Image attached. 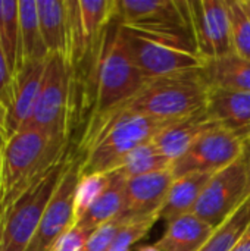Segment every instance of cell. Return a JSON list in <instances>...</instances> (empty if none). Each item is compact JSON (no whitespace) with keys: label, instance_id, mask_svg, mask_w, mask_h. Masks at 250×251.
<instances>
[{"label":"cell","instance_id":"obj_1","mask_svg":"<svg viewBox=\"0 0 250 251\" xmlns=\"http://www.w3.org/2000/svg\"><path fill=\"white\" fill-rule=\"evenodd\" d=\"M169 122L172 121H158L125 109L94 118L85 138L81 176L115 171L124 156L150 141Z\"/></svg>","mask_w":250,"mask_h":251},{"label":"cell","instance_id":"obj_2","mask_svg":"<svg viewBox=\"0 0 250 251\" xmlns=\"http://www.w3.org/2000/svg\"><path fill=\"white\" fill-rule=\"evenodd\" d=\"M66 154V138L38 129L12 135L3 147L0 215Z\"/></svg>","mask_w":250,"mask_h":251},{"label":"cell","instance_id":"obj_3","mask_svg":"<svg viewBox=\"0 0 250 251\" xmlns=\"http://www.w3.org/2000/svg\"><path fill=\"white\" fill-rule=\"evenodd\" d=\"M208 84L202 69L150 79L124 106L125 109L158 121H178L205 107Z\"/></svg>","mask_w":250,"mask_h":251},{"label":"cell","instance_id":"obj_4","mask_svg":"<svg viewBox=\"0 0 250 251\" xmlns=\"http://www.w3.org/2000/svg\"><path fill=\"white\" fill-rule=\"evenodd\" d=\"M118 35L128 56L147 81L202 69L205 65L196 47L181 40L152 34L119 22Z\"/></svg>","mask_w":250,"mask_h":251},{"label":"cell","instance_id":"obj_5","mask_svg":"<svg viewBox=\"0 0 250 251\" xmlns=\"http://www.w3.org/2000/svg\"><path fill=\"white\" fill-rule=\"evenodd\" d=\"M146 82L147 79L134 65L119 40L118 24L112 31L106 28L96 63L94 118L128 103Z\"/></svg>","mask_w":250,"mask_h":251},{"label":"cell","instance_id":"obj_6","mask_svg":"<svg viewBox=\"0 0 250 251\" xmlns=\"http://www.w3.org/2000/svg\"><path fill=\"white\" fill-rule=\"evenodd\" d=\"M71 157L65 154L0 215V251H25Z\"/></svg>","mask_w":250,"mask_h":251},{"label":"cell","instance_id":"obj_7","mask_svg":"<svg viewBox=\"0 0 250 251\" xmlns=\"http://www.w3.org/2000/svg\"><path fill=\"white\" fill-rule=\"evenodd\" d=\"M71 66L60 54H50L37 99L28 124L21 129H38L55 137L66 138L71 96Z\"/></svg>","mask_w":250,"mask_h":251},{"label":"cell","instance_id":"obj_8","mask_svg":"<svg viewBox=\"0 0 250 251\" xmlns=\"http://www.w3.org/2000/svg\"><path fill=\"white\" fill-rule=\"evenodd\" d=\"M116 19L121 25L177 38L196 47L190 24L189 1L119 0L116 1Z\"/></svg>","mask_w":250,"mask_h":251},{"label":"cell","instance_id":"obj_9","mask_svg":"<svg viewBox=\"0 0 250 251\" xmlns=\"http://www.w3.org/2000/svg\"><path fill=\"white\" fill-rule=\"evenodd\" d=\"M246 153V140L243 135L217 126L203 134L181 157L172 162L171 172L174 178L187 174H215Z\"/></svg>","mask_w":250,"mask_h":251},{"label":"cell","instance_id":"obj_10","mask_svg":"<svg viewBox=\"0 0 250 251\" xmlns=\"http://www.w3.org/2000/svg\"><path fill=\"white\" fill-rule=\"evenodd\" d=\"M249 196L246 153L230 166L215 172L203 188L194 215L211 226H220Z\"/></svg>","mask_w":250,"mask_h":251},{"label":"cell","instance_id":"obj_11","mask_svg":"<svg viewBox=\"0 0 250 251\" xmlns=\"http://www.w3.org/2000/svg\"><path fill=\"white\" fill-rule=\"evenodd\" d=\"M80 178L81 159L71 157L68 168L46 207L41 222L25 251H50L55 243L75 225V194Z\"/></svg>","mask_w":250,"mask_h":251},{"label":"cell","instance_id":"obj_12","mask_svg":"<svg viewBox=\"0 0 250 251\" xmlns=\"http://www.w3.org/2000/svg\"><path fill=\"white\" fill-rule=\"evenodd\" d=\"M189 12L194 46L205 62L233 53L228 0H193Z\"/></svg>","mask_w":250,"mask_h":251},{"label":"cell","instance_id":"obj_13","mask_svg":"<svg viewBox=\"0 0 250 251\" xmlns=\"http://www.w3.org/2000/svg\"><path fill=\"white\" fill-rule=\"evenodd\" d=\"M172 181L174 175L171 172V168L127 179L125 207L122 218L133 221L150 218L155 215L159 216Z\"/></svg>","mask_w":250,"mask_h":251},{"label":"cell","instance_id":"obj_14","mask_svg":"<svg viewBox=\"0 0 250 251\" xmlns=\"http://www.w3.org/2000/svg\"><path fill=\"white\" fill-rule=\"evenodd\" d=\"M44 71L46 60L24 62V65L13 75L12 103L6 115L7 140L19 132L31 119L40 94Z\"/></svg>","mask_w":250,"mask_h":251},{"label":"cell","instance_id":"obj_15","mask_svg":"<svg viewBox=\"0 0 250 251\" xmlns=\"http://www.w3.org/2000/svg\"><path fill=\"white\" fill-rule=\"evenodd\" d=\"M217 126L220 125L208 116L203 107L187 118L167 124L152 138V141L171 162H174L181 157L203 134Z\"/></svg>","mask_w":250,"mask_h":251},{"label":"cell","instance_id":"obj_16","mask_svg":"<svg viewBox=\"0 0 250 251\" xmlns=\"http://www.w3.org/2000/svg\"><path fill=\"white\" fill-rule=\"evenodd\" d=\"M205 110L221 128L234 131L246 140L250 129V93L209 87Z\"/></svg>","mask_w":250,"mask_h":251},{"label":"cell","instance_id":"obj_17","mask_svg":"<svg viewBox=\"0 0 250 251\" xmlns=\"http://www.w3.org/2000/svg\"><path fill=\"white\" fill-rule=\"evenodd\" d=\"M38 24L49 54L69 57L68 4L63 0H37ZM69 65V63H68Z\"/></svg>","mask_w":250,"mask_h":251},{"label":"cell","instance_id":"obj_18","mask_svg":"<svg viewBox=\"0 0 250 251\" xmlns=\"http://www.w3.org/2000/svg\"><path fill=\"white\" fill-rule=\"evenodd\" d=\"M214 229L194 213H189L168 222L167 231L153 247L156 251H197Z\"/></svg>","mask_w":250,"mask_h":251},{"label":"cell","instance_id":"obj_19","mask_svg":"<svg viewBox=\"0 0 250 251\" xmlns=\"http://www.w3.org/2000/svg\"><path fill=\"white\" fill-rule=\"evenodd\" d=\"M214 174H187L174 178L167 200L159 212V219L168 222L193 213L199 197Z\"/></svg>","mask_w":250,"mask_h":251},{"label":"cell","instance_id":"obj_20","mask_svg":"<svg viewBox=\"0 0 250 251\" xmlns=\"http://www.w3.org/2000/svg\"><path fill=\"white\" fill-rule=\"evenodd\" d=\"M111 182L88 207V210L77 221L75 225L85 229H96L97 226L115 221L122 216L125 207V184L127 179L118 172H111Z\"/></svg>","mask_w":250,"mask_h":251},{"label":"cell","instance_id":"obj_21","mask_svg":"<svg viewBox=\"0 0 250 251\" xmlns=\"http://www.w3.org/2000/svg\"><path fill=\"white\" fill-rule=\"evenodd\" d=\"M202 74L208 87L250 93V60L236 53L206 60Z\"/></svg>","mask_w":250,"mask_h":251},{"label":"cell","instance_id":"obj_22","mask_svg":"<svg viewBox=\"0 0 250 251\" xmlns=\"http://www.w3.org/2000/svg\"><path fill=\"white\" fill-rule=\"evenodd\" d=\"M0 47L6 62L15 75L24 65L21 47L19 1L0 0Z\"/></svg>","mask_w":250,"mask_h":251},{"label":"cell","instance_id":"obj_23","mask_svg":"<svg viewBox=\"0 0 250 251\" xmlns=\"http://www.w3.org/2000/svg\"><path fill=\"white\" fill-rule=\"evenodd\" d=\"M77 15L83 32L85 50H88L99 35H103L108 25L116 18V1L109 0H78Z\"/></svg>","mask_w":250,"mask_h":251},{"label":"cell","instance_id":"obj_24","mask_svg":"<svg viewBox=\"0 0 250 251\" xmlns=\"http://www.w3.org/2000/svg\"><path fill=\"white\" fill-rule=\"evenodd\" d=\"M171 165L172 162L150 140L147 143L140 144L127 156H124L112 172H118L125 179H133L137 176L169 169Z\"/></svg>","mask_w":250,"mask_h":251},{"label":"cell","instance_id":"obj_25","mask_svg":"<svg viewBox=\"0 0 250 251\" xmlns=\"http://www.w3.org/2000/svg\"><path fill=\"white\" fill-rule=\"evenodd\" d=\"M19 25L24 62L47 60L50 54L38 24L37 0H19Z\"/></svg>","mask_w":250,"mask_h":251},{"label":"cell","instance_id":"obj_26","mask_svg":"<svg viewBox=\"0 0 250 251\" xmlns=\"http://www.w3.org/2000/svg\"><path fill=\"white\" fill-rule=\"evenodd\" d=\"M250 225V194L197 251H231Z\"/></svg>","mask_w":250,"mask_h":251},{"label":"cell","instance_id":"obj_27","mask_svg":"<svg viewBox=\"0 0 250 251\" xmlns=\"http://www.w3.org/2000/svg\"><path fill=\"white\" fill-rule=\"evenodd\" d=\"M233 53L250 60V16L242 0H228Z\"/></svg>","mask_w":250,"mask_h":251},{"label":"cell","instance_id":"obj_28","mask_svg":"<svg viewBox=\"0 0 250 251\" xmlns=\"http://www.w3.org/2000/svg\"><path fill=\"white\" fill-rule=\"evenodd\" d=\"M111 172L106 174H93L80 178L77 194H75V219L78 221L88 207L96 201V199L102 194V191L111 182ZM77 224V222H75Z\"/></svg>","mask_w":250,"mask_h":251},{"label":"cell","instance_id":"obj_29","mask_svg":"<svg viewBox=\"0 0 250 251\" xmlns=\"http://www.w3.org/2000/svg\"><path fill=\"white\" fill-rule=\"evenodd\" d=\"M158 221H159L158 215L144 219L127 221L121 228V231L118 232L111 251H130L134 244H137L140 240L147 237V234L152 231V228Z\"/></svg>","mask_w":250,"mask_h":251},{"label":"cell","instance_id":"obj_30","mask_svg":"<svg viewBox=\"0 0 250 251\" xmlns=\"http://www.w3.org/2000/svg\"><path fill=\"white\" fill-rule=\"evenodd\" d=\"M127 221L128 219L121 216L115 221L106 222V224L97 226L96 229H93V232L87 241L85 251H111L118 232L121 231V228L124 226V224Z\"/></svg>","mask_w":250,"mask_h":251},{"label":"cell","instance_id":"obj_31","mask_svg":"<svg viewBox=\"0 0 250 251\" xmlns=\"http://www.w3.org/2000/svg\"><path fill=\"white\" fill-rule=\"evenodd\" d=\"M93 231L83 226L74 225L68 232H65L52 247L50 251H85L87 241Z\"/></svg>","mask_w":250,"mask_h":251},{"label":"cell","instance_id":"obj_32","mask_svg":"<svg viewBox=\"0 0 250 251\" xmlns=\"http://www.w3.org/2000/svg\"><path fill=\"white\" fill-rule=\"evenodd\" d=\"M12 88H13V74L0 47V104L4 107L6 113L12 103Z\"/></svg>","mask_w":250,"mask_h":251},{"label":"cell","instance_id":"obj_33","mask_svg":"<svg viewBox=\"0 0 250 251\" xmlns=\"http://www.w3.org/2000/svg\"><path fill=\"white\" fill-rule=\"evenodd\" d=\"M231 251H250V225Z\"/></svg>","mask_w":250,"mask_h":251},{"label":"cell","instance_id":"obj_34","mask_svg":"<svg viewBox=\"0 0 250 251\" xmlns=\"http://www.w3.org/2000/svg\"><path fill=\"white\" fill-rule=\"evenodd\" d=\"M6 110L4 107L0 104V140H3L6 143L7 140V134H6Z\"/></svg>","mask_w":250,"mask_h":251},{"label":"cell","instance_id":"obj_35","mask_svg":"<svg viewBox=\"0 0 250 251\" xmlns=\"http://www.w3.org/2000/svg\"><path fill=\"white\" fill-rule=\"evenodd\" d=\"M246 172H248V193L250 194V144H246Z\"/></svg>","mask_w":250,"mask_h":251},{"label":"cell","instance_id":"obj_36","mask_svg":"<svg viewBox=\"0 0 250 251\" xmlns=\"http://www.w3.org/2000/svg\"><path fill=\"white\" fill-rule=\"evenodd\" d=\"M3 147H4V141L0 140V182H1V169H3Z\"/></svg>","mask_w":250,"mask_h":251},{"label":"cell","instance_id":"obj_37","mask_svg":"<svg viewBox=\"0 0 250 251\" xmlns=\"http://www.w3.org/2000/svg\"><path fill=\"white\" fill-rule=\"evenodd\" d=\"M243 1V6H245V10L248 12V15L250 16V0H242Z\"/></svg>","mask_w":250,"mask_h":251},{"label":"cell","instance_id":"obj_38","mask_svg":"<svg viewBox=\"0 0 250 251\" xmlns=\"http://www.w3.org/2000/svg\"><path fill=\"white\" fill-rule=\"evenodd\" d=\"M246 144H250V129L248 131V134H246Z\"/></svg>","mask_w":250,"mask_h":251}]
</instances>
